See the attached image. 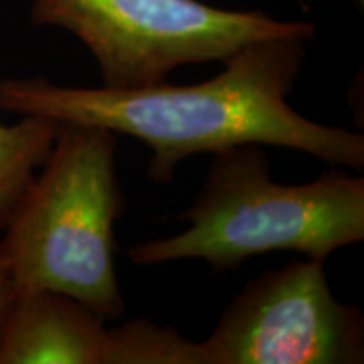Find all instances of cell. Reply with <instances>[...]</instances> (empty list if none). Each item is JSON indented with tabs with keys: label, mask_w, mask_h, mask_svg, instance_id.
I'll return each instance as SVG.
<instances>
[{
	"label": "cell",
	"mask_w": 364,
	"mask_h": 364,
	"mask_svg": "<svg viewBox=\"0 0 364 364\" xmlns=\"http://www.w3.org/2000/svg\"><path fill=\"white\" fill-rule=\"evenodd\" d=\"M306 53L304 38L260 41L223 61L215 78L194 85L162 81L112 90L56 85L41 76L6 78L0 80V110L139 139L152 150L147 172L157 184H171L186 159L248 144L363 171V134L309 120L287 102Z\"/></svg>",
	"instance_id": "1"
},
{
	"label": "cell",
	"mask_w": 364,
	"mask_h": 364,
	"mask_svg": "<svg viewBox=\"0 0 364 364\" xmlns=\"http://www.w3.org/2000/svg\"><path fill=\"white\" fill-rule=\"evenodd\" d=\"M262 147L215 154L203 189L179 216L189 226L132 247L130 262L150 267L198 258L215 270H231L273 252L326 262L364 240L363 176L334 169L306 184H280Z\"/></svg>",
	"instance_id": "2"
},
{
	"label": "cell",
	"mask_w": 364,
	"mask_h": 364,
	"mask_svg": "<svg viewBox=\"0 0 364 364\" xmlns=\"http://www.w3.org/2000/svg\"><path fill=\"white\" fill-rule=\"evenodd\" d=\"M117 134L61 124L48 161L0 238L16 292L54 290L107 321L125 314L117 277Z\"/></svg>",
	"instance_id": "3"
},
{
	"label": "cell",
	"mask_w": 364,
	"mask_h": 364,
	"mask_svg": "<svg viewBox=\"0 0 364 364\" xmlns=\"http://www.w3.org/2000/svg\"><path fill=\"white\" fill-rule=\"evenodd\" d=\"M31 22L76 36L93 54L103 86L112 90L162 83L176 68L223 63L260 41L316 36L309 22L199 0H33Z\"/></svg>",
	"instance_id": "4"
},
{
	"label": "cell",
	"mask_w": 364,
	"mask_h": 364,
	"mask_svg": "<svg viewBox=\"0 0 364 364\" xmlns=\"http://www.w3.org/2000/svg\"><path fill=\"white\" fill-rule=\"evenodd\" d=\"M201 346L206 364H361L364 317L306 258L250 280Z\"/></svg>",
	"instance_id": "5"
},
{
	"label": "cell",
	"mask_w": 364,
	"mask_h": 364,
	"mask_svg": "<svg viewBox=\"0 0 364 364\" xmlns=\"http://www.w3.org/2000/svg\"><path fill=\"white\" fill-rule=\"evenodd\" d=\"M108 329L88 306L54 290L16 292L0 364H105Z\"/></svg>",
	"instance_id": "6"
},
{
	"label": "cell",
	"mask_w": 364,
	"mask_h": 364,
	"mask_svg": "<svg viewBox=\"0 0 364 364\" xmlns=\"http://www.w3.org/2000/svg\"><path fill=\"white\" fill-rule=\"evenodd\" d=\"M61 124L41 117H21L16 124L0 122V231L48 161Z\"/></svg>",
	"instance_id": "7"
},
{
	"label": "cell",
	"mask_w": 364,
	"mask_h": 364,
	"mask_svg": "<svg viewBox=\"0 0 364 364\" xmlns=\"http://www.w3.org/2000/svg\"><path fill=\"white\" fill-rule=\"evenodd\" d=\"M105 364H206L201 343L139 317L108 329Z\"/></svg>",
	"instance_id": "8"
},
{
	"label": "cell",
	"mask_w": 364,
	"mask_h": 364,
	"mask_svg": "<svg viewBox=\"0 0 364 364\" xmlns=\"http://www.w3.org/2000/svg\"><path fill=\"white\" fill-rule=\"evenodd\" d=\"M16 297V285H14L12 273L9 270V265L0 252V338H2L4 324L9 314V309L12 306V300Z\"/></svg>",
	"instance_id": "9"
}]
</instances>
